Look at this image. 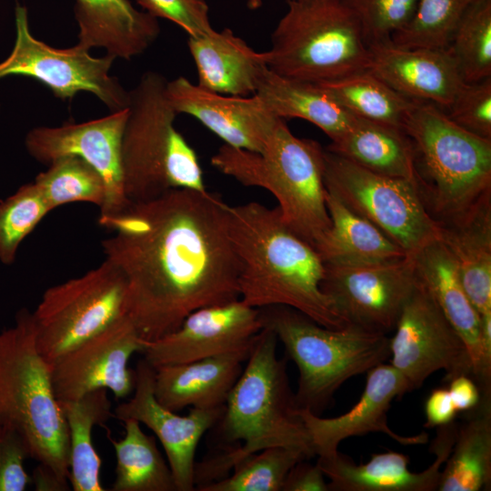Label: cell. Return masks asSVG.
<instances>
[{
    "mask_svg": "<svg viewBox=\"0 0 491 491\" xmlns=\"http://www.w3.org/2000/svg\"><path fill=\"white\" fill-rule=\"evenodd\" d=\"M227 205L207 189L177 188L98 218L113 232L103 252L125 280L127 316L145 342L195 310L239 299Z\"/></svg>",
    "mask_w": 491,
    "mask_h": 491,
    "instance_id": "cell-1",
    "label": "cell"
},
{
    "mask_svg": "<svg viewBox=\"0 0 491 491\" xmlns=\"http://www.w3.org/2000/svg\"><path fill=\"white\" fill-rule=\"evenodd\" d=\"M227 230L239 262V299L256 308L286 306L328 328L346 326L321 289L325 265L282 219L277 206L227 205Z\"/></svg>",
    "mask_w": 491,
    "mask_h": 491,
    "instance_id": "cell-2",
    "label": "cell"
},
{
    "mask_svg": "<svg viewBox=\"0 0 491 491\" xmlns=\"http://www.w3.org/2000/svg\"><path fill=\"white\" fill-rule=\"evenodd\" d=\"M277 337L268 328L256 336L223 414L213 428L224 444L240 445L195 463L196 486L219 480L244 456L275 446L296 448L316 456L299 414L286 372V359L277 356Z\"/></svg>",
    "mask_w": 491,
    "mask_h": 491,
    "instance_id": "cell-3",
    "label": "cell"
},
{
    "mask_svg": "<svg viewBox=\"0 0 491 491\" xmlns=\"http://www.w3.org/2000/svg\"><path fill=\"white\" fill-rule=\"evenodd\" d=\"M211 164L241 185L273 195L284 222L314 248L329 228L325 148L315 140L296 136L284 119L262 151L223 144Z\"/></svg>",
    "mask_w": 491,
    "mask_h": 491,
    "instance_id": "cell-4",
    "label": "cell"
},
{
    "mask_svg": "<svg viewBox=\"0 0 491 491\" xmlns=\"http://www.w3.org/2000/svg\"><path fill=\"white\" fill-rule=\"evenodd\" d=\"M403 129L412 143L419 194L439 224L491 193V139L463 129L443 109L421 101L410 110Z\"/></svg>",
    "mask_w": 491,
    "mask_h": 491,
    "instance_id": "cell-5",
    "label": "cell"
},
{
    "mask_svg": "<svg viewBox=\"0 0 491 491\" xmlns=\"http://www.w3.org/2000/svg\"><path fill=\"white\" fill-rule=\"evenodd\" d=\"M0 425L18 431L31 457L69 481V437L51 365L39 353L32 313L20 309L0 331Z\"/></svg>",
    "mask_w": 491,
    "mask_h": 491,
    "instance_id": "cell-6",
    "label": "cell"
},
{
    "mask_svg": "<svg viewBox=\"0 0 491 491\" xmlns=\"http://www.w3.org/2000/svg\"><path fill=\"white\" fill-rule=\"evenodd\" d=\"M263 327L275 333L299 372V409L320 415L337 389L390 357V337L354 325L323 326L286 306L258 308Z\"/></svg>",
    "mask_w": 491,
    "mask_h": 491,
    "instance_id": "cell-7",
    "label": "cell"
},
{
    "mask_svg": "<svg viewBox=\"0 0 491 491\" xmlns=\"http://www.w3.org/2000/svg\"><path fill=\"white\" fill-rule=\"evenodd\" d=\"M167 79L147 71L129 91L122 137L124 191L130 202L169 190H206L197 155L175 125L178 115L166 94Z\"/></svg>",
    "mask_w": 491,
    "mask_h": 491,
    "instance_id": "cell-8",
    "label": "cell"
},
{
    "mask_svg": "<svg viewBox=\"0 0 491 491\" xmlns=\"http://www.w3.org/2000/svg\"><path fill=\"white\" fill-rule=\"evenodd\" d=\"M287 11L265 52L279 75L320 83L366 70L368 45L344 0H286Z\"/></svg>",
    "mask_w": 491,
    "mask_h": 491,
    "instance_id": "cell-9",
    "label": "cell"
},
{
    "mask_svg": "<svg viewBox=\"0 0 491 491\" xmlns=\"http://www.w3.org/2000/svg\"><path fill=\"white\" fill-rule=\"evenodd\" d=\"M324 181L328 193L368 220L407 255L440 237L412 180L382 175L325 148Z\"/></svg>",
    "mask_w": 491,
    "mask_h": 491,
    "instance_id": "cell-10",
    "label": "cell"
},
{
    "mask_svg": "<svg viewBox=\"0 0 491 491\" xmlns=\"http://www.w3.org/2000/svg\"><path fill=\"white\" fill-rule=\"evenodd\" d=\"M39 353L59 356L127 316L126 283L110 262L47 288L32 313Z\"/></svg>",
    "mask_w": 491,
    "mask_h": 491,
    "instance_id": "cell-11",
    "label": "cell"
},
{
    "mask_svg": "<svg viewBox=\"0 0 491 491\" xmlns=\"http://www.w3.org/2000/svg\"><path fill=\"white\" fill-rule=\"evenodd\" d=\"M15 29L14 49L0 63V78L17 75L36 79L61 100L88 92L111 112L128 106L129 91L109 74L114 56L94 57L78 44L55 48L36 39L29 29L27 9L20 5L15 7Z\"/></svg>",
    "mask_w": 491,
    "mask_h": 491,
    "instance_id": "cell-12",
    "label": "cell"
},
{
    "mask_svg": "<svg viewBox=\"0 0 491 491\" xmlns=\"http://www.w3.org/2000/svg\"><path fill=\"white\" fill-rule=\"evenodd\" d=\"M393 331L390 364L411 390L440 370L446 372L447 381L460 375L472 377L464 341L417 280Z\"/></svg>",
    "mask_w": 491,
    "mask_h": 491,
    "instance_id": "cell-13",
    "label": "cell"
},
{
    "mask_svg": "<svg viewBox=\"0 0 491 491\" xmlns=\"http://www.w3.org/2000/svg\"><path fill=\"white\" fill-rule=\"evenodd\" d=\"M416 284L412 255L392 262L325 265L321 289L346 325L387 335Z\"/></svg>",
    "mask_w": 491,
    "mask_h": 491,
    "instance_id": "cell-14",
    "label": "cell"
},
{
    "mask_svg": "<svg viewBox=\"0 0 491 491\" xmlns=\"http://www.w3.org/2000/svg\"><path fill=\"white\" fill-rule=\"evenodd\" d=\"M144 346L128 316L117 320L51 364L55 397L59 402L73 401L106 389L116 399L126 398L135 384V369L128 363Z\"/></svg>",
    "mask_w": 491,
    "mask_h": 491,
    "instance_id": "cell-15",
    "label": "cell"
},
{
    "mask_svg": "<svg viewBox=\"0 0 491 491\" xmlns=\"http://www.w3.org/2000/svg\"><path fill=\"white\" fill-rule=\"evenodd\" d=\"M127 115L126 107L84 123L35 127L25 136V148L34 159L47 165L65 155L87 162L105 185V201L99 209V217L112 215L130 203L124 191L121 156Z\"/></svg>",
    "mask_w": 491,
    "mask_h": 491,
    "instance_id": "cell-16",
    "label": "cell"
},
{
    "mask_svg": "<svg viewBox=\"0 0 491 491\" xmlns=\"http://www.w3.org/2000/svg\"><path fill=\"white\" fill-rule=\"evenodd\" d=\"M133 396L114 410V417L137 420L153 431L162 445L176 491L195 490V452L202 436L221 417L225 406L215 408L191 407L186 416L163 406L154 393L155 369L144 358L135 369Z\"/></svg>",
    "mask_w": 491,
    "mask_h": 491,
    "instance_id": "cell-17",
    "label": "cell"
},
{
    "mask_svg": "<svg viewBox=\"0 0 491 491\" xmlns=\"http://www.w3.org/2000/svg\"><path fill=\"white\" fill-rule=\"evenodd\" d=\"M262 329L259 309L237 299L194 311L172 333L145 342L142 354L155 368L193 362L250 348Z\"/></svg>",
    "mask_w": 491,
    "mask_h": 491,
    "instance_id": "cell-18",
    "label": "cell"
},
{
    "mask_svg": "<svg viewBox=\"0 0 491 491\" xmlns=\"http://www.w3.org/2000/svg\"><path fill=\"white\" fill-rule=\"evenodd\" d=\"M410 391L405 377L390 363L385 362L367 371L362 395L347 412L335 417H322L309 410L299 409L316 456L334 455L345 439L369 433H383L403 446L426 444V433L402 436L387 423L391 403Z\"/></svg>",
    "mask_w": 491,
    "mask_h": 491,
    "instance_id": "cell-19",
    "label": "cell"
},
{
    "mask_svg": "<svg viewBox=\"0 0 491 491\" xmlns=\"http://www.w3.org/2000/svg\"><path fill=\"white\" fill-rule=\"evenodd\" d=\"M168 99L176 113L188 115L225 145L260 152L283 119L256 95L235 96L214 93L178 76L166 83Z\"/></svg>",
    "mask_w": 491,
    "mask_h": 491,
    "instance_id": "cell-20",
    "label": "cell"
},
{
    "mask_svg": "<svg viewBox=\"0 0 491 491\" xmlns=\"http://www.w3.org/2000/svg\"><path fill=\"white\" fill-rule=\"evenodd\" d=\"M412 256L417 282L464 341L481 395L491 396V349L484 341L480 316L466 293L455 258L440 238Z\"/></svg>",
    "mask_w": 491,
    "mask_h": 491,
    "instance_id": "cell-21",
    "label": "cell"
},
{
    "mask_svg": "<svg viewBox=\"0 0 491 491\" xmlns=\"http://www.w3.org/2000/svg\"><path fill=\"white\" fill-rule=\"evenodd\" d=\"M454 422L437 427L431 451L436 456L421 472L409 469V457L387 451L373 454L364 464H356L337 451L318 456L316 463L329 481V491H437L442 467L448 457L456 436Z\"/></svg>",
    "mask_w": 491,
    "mask_h": 491,
    "instance_id": "cell-22",
    "label": "cell"
},
{
    "mask_svg": "<svg viewBox=\"0 0 491 491\" xmlns=\"http://www.w3.org/2000/svg\"><path fill=\"white\" fill-rule=\"evenodd\" d=\"M368 50L367 69L409 99L446 110L464 83L448 48H408L386 40Z\"/></svg>",
    "mask_w": 491,
    "mask_h": 491,
    "instance_id": "cell-23",
    "label": "cell"
},
{
    "mask_svg": "<svg viewBox=\"0 0 491 491\" xmlns=\"http://www.w3.org/2000/svg\"><path fill=\"white\" fill-rule=\"evenodd\" d=\"M251 348L155 368L156 400L174 412L224 406Z\"/></svg>",
    "mask_w": 491,
    "mask_h": 491,
    "instance_id": "cell-24",
    "label": "cell"
},
{
    "mask_svg": "<svg viewBox=\"0 0 491 491\" xmlns=\"http://www.w3.org/2000/svg\"><path fill=\"white\" fill-rule=\"evenodd\" d=\"M197 72V85L208 91L235 96L256 94L268 71L265 52L253 49L231 29L187 36Z\"/></svg>",
    "mask_w": 491,
    "mask_h": 491,
    "instance_id": "cell-25",
    "label": "cell"
},
{
    "mask_svg": "<svg viewBox=\"0 0 491 491\" xmlns=\"http://www.w3.org/2000/svg\"><path fill=\"white\" fill-rule=\"evenodd\" d=\"M78 45L104 48L115 58L143 54L160 34L157 18L137 10L130 0H75Z\"/></svg>",
    "mask_w": 491,
    "mask_h": 491,
    "instance_id": "cell-26",
    "label": "cell"
},
{
    "mask_svg": "<svg viewBox=\"0 0 491 491\" xmlns=\"http://www.w3.org/2000/svg\"><path fill=\"white\" fill-rule=\"evenodd\" d=\"M440 227L471 303L480 317L491 316V193Z\"/></svg>",
    "mask_w": 491,
    "mask_h": 491,
    "instance_id": "cell-27",
    "label": "cell"
},
{
    "mask_svg": "<svg viewBox=\"0 0 491 491\" xmlns=\"http://www.w3.org/2000/svg\"><path fill=\"white\" fill-rule=\"evenodd\" d=\"M330 226L315 246L324 265L358 266L387 263L408 255L376 226L326 191Z\"/></svg>",
    "mask_w": 491,
    "mask_h": 491,
    "instance_id": "cell-28",
    "label": "cell"
},
{
    "mask_svg": "<svg viewBox=\"0 0 491 491\" xmlns=\"http://www.w3.org/2000/svg\"><path fill=\"white\" fill-rule=\"evenodd\" d=\"M255 95L277 117L306 120L321 129L331 142L340 138L356 118L321 84L282 76L269 69Z\"/></svg>",
    "mask_w": 491,
    "mask_h": 491,
    "instance_id": "cell-29",
    "label": "cell"
},
{
    "mask_svg": "<svg viewBox=\"0 0 491 491\" xmlns=\"http://www.w3.org/2000/svg\"><path fill=\"white\" fill-rule=\"evenodd\" d=\"M326 148L374 173L416 182L412 143L401 128L356 117Z\"/></svg>",
    "mask_w": 491,
    "mask_h": 491,
    "instance_id": "cell-30",
    "label": "cell"
},
{
    "mask_svg": "<svg viewBox=\"0 0 491 491\" xmlns=\"http://www.w3.org/2000/svg\"><path fill=\"white\" fill-rule=\"evenodd\" d=\"M456 426L451 452L440 475L437 491H481L491 487V396L466 412Z\"/></svg>",
    "mask_w": 491,
    "mask_h": 491,
    "instance_id": "cell-31",
    "label": "cell"
},
{
    "mask_svg": "<svg viewBox=\"0 0 491 491\" xmlns=\"http://www.w3.org/2000/svg\"><path fill=\"white\" fill-rule=\"evenodd\" d=\"M69 437V483L74 491H105L101 482V458L93 445V429L114 417L106 389L60 402Z\"/></svg>",
    "mask_w": 491,
    "mask_h": 491,
    "instance_id": "cell-32",
    "label": "cell"
},
{
    "mask_svg": "<svg viewBox=\"0 0 491 491\" xmlns=\"http://www.w3.org/2000/svg\"><path fill=\"white\" fill-rule=\"evenodd\" d=\"M125 436L110 439L116 466L112 491H176L166 458L159 451L155 436L145 434L133 418L122 421Z\"/></svg>",
    "mask_w": 491,
    "mask_h": 491,
    "instance_id": "cell-33",
    "label": "cell"
},
{
    "mask_svg": "<svg viewBox=\"0 0 491 491\" xmlns=\"http://www.w3.org/2000/svg\"><path fill=\"white\" fill-rule=\"evenodd\" d=\"M319 84L352 115L401 129L416 102L394 90L368 69Z\"/></svg>",
    "mask_w": 491,
    "mask_h": 491,
    "instance_id": "cell-34",
    "label": "cell"
},
{
    "mask_svg": "<svg viewBox=\"0 0 491 491\" xmlns=\"http://www.w3.org/2000/svg\"><path fill=\"white\" fill-rule=\"evenodd\" d=\"M308 459L296 448L275 446L249 454L232 467V474L201 485L199 491H282L285 478L297 462Z\"/></svg>",
    "mask_w": 491,
    "mask_h": 491,
    "instance_id": "cell-35",
    "label": "cell"
},
{
    "mask_svg": "<svg viewBox=\"0 0 491 491\" xmlns=\"http://www.w3.org/2000/svg\"><path fill=\"white\" fill-rule=\"evenodd\" d=\"M33 182L51 211L74 202L91 203L101 209L105 201L103 177L92 165L75 155L55 159Z\"/></svg>",
    "mask_w": 491,
    "mask_h": 491,
    "instance_id": "cell-36",
    "label": "cell"
},
{
    "mask_svg": "<svg viewBox=\"0 0 491 491\" xmlns=\"http://www.w3.org/2000/svg\"><path fill=\"white\" fill-rule=\"evenodd\" d=\"M448 49L464 82L491 77V0L466 7Z\"/></svg>",
    "mask_w": 491,
    "mask_h": 491,
    "instance_id": "cell-37",
    "label": "cell"
},
{
    "mask_svg": "<svg viewBox=\"0 0 491 491\" xmlns=\"http://www.w3.org/2000/svg\"><path fill=\"white\" fill-rule=\"evenodd\" d=\"M465 9L461 0H418L412 19L391 41L408 48H448Z\"/></svg>",
    "mask_w": 491,
    "mask_h": 491,
    "instance_id": "cell-38",
    "label": "cell"
},
{
    "mask_svg": "<svg viewBox=\"0 0 491 491\" xmlns=\"http://www.w3.org/2000/svg\"><path fill=\"white\" fill-rule=\"evenodd\" d=\"M51 211L43 195L30 182L0 201V262L12 265L23 240Z\"/></svg>",
    "mask_w": 491,
    "mask_h": 491,
    "instance_id": "cell-39",
    "label": "cell"
},
{
    "mask_svg": "<svg viewBox=\"0 0 491 491\" xmlns=\"http://www.w3.org/2000/svg\"><path fill=\"white\" fill-rule=\"evenodd\" d=\"M359 20L367 45L391 40L412 19L418 0H344Z\"/></svg>",
    "mask_w": 491,
    "mask_h": 491,
    "instance_id": "cell-40",
    "label": "cell"
},
{
    "mask_svg": "<svg viewBox=\"0 0 491 491\" xmlns=\"http://www.w3.org/2000/svg\"><path fill=\"white\" fill-rule=\"evenodd\" d=\"M444 112L463 129L491 139V77L464 82Z\"/></svg>",
    "mask_w": 491,
    "mask_h": 491,
    "instance_id": "cell-41",
    "label": "cell"
},
{
    "mask_svg": "<svg viewBox=\"0 0 491 491\" xmlns=\"http://www.w3.org/2000/svg\"><path fill=\"white\" fill-rule=\"evenodd\" d=\"M144 11L155 18L177 25L187 36L207 34L214 28L210 23L205 0H136Z\"/></svg>",
    "mask_w": 491,
    "mask_h": 491,
    "instance_id": "cell-42",
    "label": "cell"
},
{
    "mask_svg": "<svg viewBox=\"0 0 491 491\" xmlns=\"http://www.w3.org/2000/svg\"><path fill=\"white\" fill-rule=\"evenodd\" d=\"M31 457L30 446L15 429L0 425V491H25L31 476L25 462Z\"/></svg>",
    "mask_w": 491,
    "mask_h": 491,
    "instance_id": "cell-43",
    "label": "cell"
},
{
    "mask_svg": "<svg viewBox=\"0 0 491 491\" xmlns=\"http://www.w3.org/2000/svg\"><path fill=\"white\" fill-rule=\"evenodd\" d=\"M301 460L287 473L282 491H329L328 483L317 463Z\"/></svg>",
    "mask_w": 491,
    "mask_h": 491,
    "instance_id": "cell-44",
    "label": "cell"
},
{
    "mask_svg": "<svg viewBox=\"0 0 491 491\" xmlns=\"http://www.w3.org/2000/svg\"><path fill=\"white\" fill-rule=\"evenodd\" d=\"M457 413L447 387L436 388L425 402V426L432 428L448 425L454 422Z\"/></svg>",
    "mask_w": 491,
    "mask_h": 491,
    "instance_id": "cell-45",
    "label": "cell"
},
{
    "mask_svg": "<svg viewBox=\"0 0 491 491\" xmlns=\"http://www.w3.org/2000/svg\"><path fill=\"white\" fill-rule=\"evenodd\" d=\"M447 389L457 412L474 409L479 404L482 396L475 380L466 375L450 379Z\"/></svg>",
    "mask_w": 491,
    "mask_h": 491,
    "instance_id": "cell-46",
    "label": "cell"
},
{
    "mask_svg": "<svg viewBox=\"0 0 491 491\" xmlns=\"http://www.w3.org/2000/svg\"><path fill=\"white\" fill-rule=\"evenodd\" d=\"M31 483L37 491H67L71 489L67 479L59 476L49 466L38 463L31 476Z\"/></svg>",
    "mask_w": 491,
    "mask_h": 491,
    "instance_id": "cell-47",
    "label": "cell"
},
{
    "mask_svg": "<svg viewBox=\"0 0 491 491\" xmlns=\"http://www.w3.org/2000/svg\"><path fill=\"white\" fill-rule=\"evenodd\" d=\"M462 1V4L465 7L470 5H473V4H476V3H478V2H482V1H485V0H461Z\"/></svg>",
    "mask_w": 491,
    "mask_h": 491,
    "instance_id": "cell-48",
    "label": "cell"
}]
</instances>
